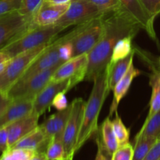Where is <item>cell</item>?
Returning <instances> with one entry per match:
<instances>
[{
	"label": "cell",
	"instance_id": "6da1fadb",
	"mask_svg": "<svg viewBox=\"0 0 160 160\" xmlns=\"http://www.w3.org/2000/svg\"><path fill=\"white\" fill-rule=\"evenodd\" d=\"M105 32L101 40L88 54V68L85 80L93 78L106 70L111 60L117 42L127 36H134L142 29L138 23L125 9L104 13Z\"/></svg>",
	"mask_w": 160,
	"mask_h": 160
},
{
	"label": "cell",
	"instance_id": "7a4b0ae2",
	"mask_svg": "<svg viewBox=\"0 0 160 160\" xmlns=\"http://www.w3.org/2000/svg\"><path fill=\"white\" fill-rule=\"evenodd\" d=\"M93 82L92 92L88 100L86 102L84 108L82 124L76 145V152L98 131V116L104 102L110 92L108 88L106 69L103 73L93 78Z\"/></svg>",
	"mask_w": 160,
	"mask_h": 160
},
{
	"label": "cell",
	"instance_id": "3957f363",
	"mask_svg": "<svg viewBox=\"0 0 160 160\" xmlns=\"http://www.w3.org/2000/svg\"><path fill=\"white\" fill-rule=\"evenodd\" d=\"M65 29L63 27L56 24L36 28L30 26V28L12 39L0 50L12 58L28 50L45 44H50L56 39L59 33Z\"/></svg>",
	"mask_w": 160,
	"mask_h": 160
},
{
	"label": "cell",
	"instance_id": "277c9868",
	"mask_svg": "<svg viewBox=\"0 0 160 160\" xmlns=\"http://www.w3.org/2000/svg\"><path fill=\"white\" fill-rule=\"evenodd\" d=\"M48 45H41L12 57L6 70L0 75V93L7 95L9 89L20 80L29 66Z\"/></svg>",
	"mask_w": 160,
	"mask_h": 160
},
{
	"label": "cell",
	"instance_id": "5b68a950",
	"mask_svg": "<svg viewBox=\"0 0 160 160\" xmlns=\"http://www.w3.org/2000/svg\"><path fill=\"white\" fill-rule=\"evenodd\" d=\"M104 32L105 20L103 13L88 22L83 29L72 39L73 57L88 54L101 40Z\"/></svg>",
	"mask_w": 160,
	"mask_h": 160
},
{
	"label": "cell",
	"instance_id": "8992f818",
	"mask_svg": "<svg viewBox=\"0 0 160 160\" xmlns=\"http://www.w3.org/2000/svg\"><path fill=\"white\" fill-rule=\"evenodd\" d=\"M62 63L63 62H59L48 70L31 77L26 81H18L9 89L7 95L12 100L23 98L34 100L39 92L51 81L54 73Z\"/></svg>",
	"mask_w": 160,
	"mask_h": 160
},
{
	"label": "cell",
	"instance_id": "52a82bcc",
	"mask_svg": "<svg viewBox=\"0 0 160 160\" xmlns=\"http://www.w3.org/2000/svg\"><path fill=\"white\" fill-rule=\"evenodd\" d=\"M86 102L83 98H75L71 102V112L62 135V143L67 160H73L76 154V145L81 131Z\"/></svg>",
	"mask_w": 160,
	"mask_h": 160
},
{
	"label": "cell",
	"instance_id": "ba28073f",
	"mask_svg": "<svg viewBox=\"0 0 160 160\" xmlns=\"http://www.w3.org/2000/svg\"><path fill=\"white\" fill-rule=\"evenodd\" d=\"M84 80H85L84 76H75L62 81H51L34 98L33 112L42 116L50 108L58 94L60 92L67 93Z\"/></svg>",
	"mask_w": 160,
	"mask_h": 160
},
{
	"label": "cell",
	"instance_id": "9c48e42d",
	"mask_svg": "<svg viewBox=\"0 0 160 160\" xmlns=\"http://www.w3.org/2000/svg\"><path fill=\"white\" fill-rule=\"evenodd\" d=\"M101 14L103 13L89 0H73L56 24L67 29L73 25L77 26L90 21Z\"/></svg>",
	"mask_w": 160,
	"mask_h": 160
},
{
	"label": "cell",
	"instance_id": "30bf717a",
	"mask_svg": "<svg viewBox=\"0 0 160 160\" xmlns=\"http://www.w3.org/2000/svg\"><path fill=\"white\" fill-rule=\"evenodd\" d=\"M68 36L69 34H67L51 42L29 66L18 81H26L34 75L48 70L59 62H62L59 58V47L68 38Z\"/></svg>",
	"mask_w": 160,
	"mask_h": 160
},
{
	"label": "cell",
	"instance_id": "8fae6325",
	"mask_svg": "<svg viewBox=\"0 0 160 160\" xmlns=\"http://www.w3.org/2000/svg\"><path fill=\"white\" fill-rule=\"evenodd\" d=\"M31 20L17 11L0 17V48L30 28Z\"/></svg>",
	"mask_w": 160,
	"mask_h": 160
},
{
	"label": "cell",
	"instance_id": "7c38bea8",
	"mask_svg": "<svg viewBox=\"0 0 160 160\" xmlns=\"http://www.w3.org/2000/svg\"><path fill=\"white\" fill-rule=\"evenodd\" d=\"M120 2L123 9L138 23L141 28L146 31L153 40L157 41L154 28L155 19L145 9L141 0H120Z\"/></svg>",
	"mask_w": 160,
	"mask_h": 160
},
{
	"label": "cell",
	"instance_id": "4fadbf2b",
	"mask_svg": "<svg viewBox=\"0 0 160 160\" xmlns=\"http://www.w3.org/2000/svg\"><path fill=\"white\" fill-rule=\"evenodd\" d=\"M68 4L55 5L44 2L31 20V27H47L55 25L69 7Z\"/></svg>",
	"mask_w": 160,
	"mask_h": 160
},
{
	"label": "cell",
	"instance_id": "5bb4252c",
	"mask_svg": "<svg viewBox=\"0 0 160 160\" xmlns=\"http://www.w3.org/2000/svg\"><path fill=\"white\" fill-rule=\"evenodd\" d=\"M87 68L88 54L75 56L58 67L51 81H62L75 76H84L86 78Z\"/></svg>",
	"mask_w": 160,
	"mask_h": 160
},
{
	"label": "cell",
	"instance_id": "9a60e30c",
	"mask_svg": "<svg viewBox=\"0 0 160 160\" xmlns=\"http://www.w3.org/2000/svg\"><path fill=\"white\" fill-rule=\"evenodd\" d=\"M40 116L34 112L17 120L7 127L9 133V148L13 146L20 139L35 130L38 127Z\"/></svg>",
	"mask_w": 160,
	"mask_h": 160
},
{
	"label": "cell",
	"instance_id": "2e32d148",
	"mask_svg": "<svg viewBox=\"0 0 160 160\" xmlns=\"http://www.w3.org/2000/svg\"><path fill=\"white\" fill-rule=\"evenodd\" d=\"M70 112L71 103L67 109L58 111L56 113L52 114L51 117L46 119L43 123L39 125L48 139L52 140L53 138L62 139V135L70 117Z\"/></svg>",
	"mask_w": 160,
	"mask_h": 160
},
{
	"label": "cell",
	"instance_id": "e0dca14e",
	"mask_svg": "<svg viewBox=\"0 0 160 160\" xmlns=\"http://www.w3.org/2000/svg\"><path fill=\"white\" fill-rule=\"evenodd\" d=\"M34 100L15 99L0 117V128L8 127L17 120L29 115L33 112Z\"/></svg>",
	"mask_w": 160,
	"mask_h": 160
},
{
	"label": "cell",
	"instance_id": "ac0fdd59",
	"mask_svg": "<svg viewBox=\"0 0 160 160\" xmlns=\"http://www.w3.org/2000/svg\"><path fill=\"white\" fill-rule=\"evenodd\" d=\"M141 72L140 70L136 69L134 67V63L131 62L129 68H128V71L125 73L124 76L118 82V84L116 85V87L113 89V100L111 104L110 109H109V116L111 117L114 112H117V109H118L119 104H120V101L122 98L126 95L128 93V90L130 88L131 83H132L133 80L140 75Z\"/></svg>",
	"mask_w": 160,
	"mask_h": 160
},
{
	"label": "cell",
	"instance_id": "d6986e66",
	"mask_svg": "<svg viewBox=\"0 0 160 160\" xmlns=\"http://www.w3.org/2000/svg\"><path fill=\"white\" fill-rule=\"evenodd\" d=\"M50 141L38 125L35 130L20 139L11 148H24L34 150L37 152H45Z\"/></svg>",
	"mask_w": 160,
	"mask_h": 160
},
{
	"label": "cell",
	"instance_id": "ffe728a7",
	"mask_svg": "<svg viewBox=\"0 0 160 160\" xmlns=\"http://www.w3.org/2000/svg\"><path fill=\"white\" fill-rule=\"evenodd\" d=\"M134 52L135 51L134 50V52L125 59L117 61L114 63L109 62L108 64L106 71H107L108 88L109 91H113L116 85L127 73L131 63L133 62Z\"/></svg>",
	"mask_w": 160,
	"mask_h": 160
},
{
	"label": "cell",
	"instance_id": "44dd1931",
	"mask_svg": "<svg viewBox=\"0 0 160 160\" xmlns=\"http://www.w3.org/2000/svg\"><path fill=\"white\" fill-rule=\"evenodd\" d=\"M99 138L106 150L112 156L116 150L118 148L119 145L114 132L112 122L109 116L102 123Z\"/></svg>",
	"mask_w": 160,
	"mask_h": 160
},
{
	"label": "cell",
	"instance_id": "7402d4cb",
	"mask_svg": "<svg viewBox=\"0 0 160 160\" xmlns=\"http://www.w3.org/2000/svg\"><path fill=\"white\" fill-rule=\"evenodd\" d=\"M148 137L160 138V110L145 120L142 129L136 134L134 140Z\"/></svg>",
	"mask_w": 160,
	"mask_h": 160
},
{
	"label": "cell",
	"instance_id": "603a6c76",
	"mask_svg": "<svg viewBox=\"0 0 160 160\" xmlns=\"http://www.w3.org/2000/svg\"><path fill=\"white\" fill-rule=\"evenodd\" d=\"M150 85L152 87V96L150 100V108L146 119L152 117L160 110V71L156 70L150 78Z\"/></svg>",
	"mask_w": 160,
	"mask_h": 160
},
{
	"label": "cell",
	"instance_id": "cb8c5ba5",
	"mask_svg": "<svg viewBox=\"0 0 160 160\" xmlns=\"http://www.w3.org/2000/svg\"><path fill=\"white\" fill-rule=\"evenodd\" d=\"M134 38L133 36H127L117 42L113 48L109 62L114 63L117 61L125 59L134 52V49L132 48V41Z\"/></svg>",
	"mask_w": 160,
	"mask_h": 160
},
{
	"label": "cell",
	"instance_id": "d4e9b609",
	"mask_svg": "<svg viewBox=\"0 0 160 160\" xmlns=\"http://www.w3.org/2000/svg\"><path fill=\"white\" fill-rule=\"evenodd\" d=\"M158 139L156 138H142L134 140L133 160H143Z\"/></svg>",
	"mask_w": 160,
	"mask_h": 160
},
{
	"label": "cell",
	"instance_id": "484cf974",
	"mask_svg": "<svg viewBox=\"0 0 160 160\" xmlns=\"http://www.w3.org/2000/svg\"><path fill=\"white\" fill-rule=\"evenodd\" d=\"M45 154L48 160H67L62 139L53 138L47 147Z\"/></svg>",
	"mask_w": 160,
	"mask_h": 160
},
{
	"label": "cell",
	"instance_id": "4316f807",
	"mask_svg": "<svg viewBox=\"0 0 160 160\" xmlns=\"http://www.w3.org/2000/svg\"><path fill=\"white\" fill-rule=\"evenodd\" d=\"M37 152L24 148H9L2 153L0 160H29Z\"/></svg>",
	"mask_w": 160,
	"mask_h": 160
},
{
	"label": "cell",
	"instance_id": "83f0119b",
	"mask_svg": "<svg viewBox=\"0 0 160 160\" xmlns=\"http://www.w3.org/2000/svg\"><path fill=\"white\" fill-rule=\"evenodd\" d=\"M112 122L119 146L130 143V131L125 126L121 118L119 117L117 112H116V117L112 120Z\"/></svg>",
	"mask_w": 160,
	"mask_h": 160
},
{
	"label": "cell",
	"instance_id": "f1b7e54d",
	"mask_svg": "<svg viewBox=\"0 0 160 160\" xmlns=\"http://www.w3.org/2000/svg\"><path fill=\"white\" fill-rule=\"evenodd\" d=\"M44 2L45 0H22L18 12L32 20V18Z\"/></svg>",
	"mask_w": 160,
	"mask_h": 160
},
{
	"label": "cell",
	"instance_id": "f546056e",
	"mask_svg": "<svg viewBox=\"0 0 160 160\" xmlns=\"http://www.w3.org/2000/svg\"><path fill=\"white\" fill-rule=\"evenodd\" d=\"M102 13L117 12L124 9L120 0H89Z\"/></svg>",
	"mask_w": 160,
	"mask_h": 160
},
{
	"label": "cell",
	"instance_id": "4dcf8cb0",
	"mask_svg": "<svg viewBox=\"0 0 160 160\" xmlns=\"http://www.w3.org/2000/svg\"><path fill=\"white\" fill-rule=\"evenodd\" d=\"M134 146L131 143L119 146L112 154V160H133Z\"/></svg>",
	"mask_w": 160,
	"mask_h": 160
},
{
	"label": "cell",
	"instance_id": "1f68e13d",
	"mask_svg": "<svg viewBox=\"0 0 160 160\" xmlns=\"http://www.w3.org/2000/svg\"><path fill=\"white\" fill-rule=\"evenodd\" d=\"M21 3L22 0H0V17L19 10Z\"/></svg>",
	"mask_w": 160,
	"mask_h": 160
},
{
	"label": "cell",
	"instance_id": "d6a6232c",
	"mask_svg": "<svg viewBox=\"0 0 160 160\" xmlns=\"http://www.w3.org/2000/svg\"><path fill=\"white\" fill-rule=\"evenodd\" d=\"M148 13L154 19L160 13V0H141Z\"/></svg>",
	"mask_w": 160,
	"mask_h": 160
},
{
	"label": "cell",
	"instance_id": "836d02e7",
	"mask_svg": "<svg viewBox=\"0 0 160 160\" xmlns=\"http://www.w3.org/2000/svg\"><path fill=\"white\" fill-rule=\"evenodd\" d=\"M65 94V92H60L53 99L52 103V106H53L58 111L66 109L68 107L69 105H70L68 103V101H67V98L66 97Z\"/></svg>",
	"mask_w": 160,
	"mask_h": 160
},
{
	"label": "cell",
	"instance_id": "e575fe53",
	"mask_svg": "<svg viewBox=\"0 0 160 160\" xmlns=\"http://www.w3.org/2000/svg\"><path fill=\"white\" fill-rule=\"evenodd\" d=\"M96 144L98 146V152H97L95 160H112V155L105 148L99 136L96 137Z\"/></svg>",
	"mask_w": 160,
	"mask_h": 160
},
{
	"label": "cell",
	"instance_id": "d590c367",
	"mask_svg": "<svg viewBox=\"0 0 160 160\" xmlns=\"http://www.w3.org/2000/svg\"><path fill=\"white\" fill-rule=\"evenodd\" d=\"M9 148V133L7 127L0 128V153Z\"/></svg>",
	"mask_w": 160,
	"mask_h": 160
},
{
	"label": "cell",
	"instance_id": "8d00e7d4",
	"mask_svg": "<svg viewBox=\"0 0 160 160\" xmlns=\"http://www.w3.org/2000/svg\"><path fill=\"white\" fill-rule=\"evenodd\" d=\"M143 160H160V138L156 141Z\"/></svg>",
	"mask_w": 160,
	"mask_h": 160
},
{
	"label": "cell",
	"instance_id": "74e56055",
	"mask_svg": "<svg viewBox=\"0 0 160 160\" xmlns=\"http://www.w3.org/2000/svg\"><path fill=\"white\" fill-rule=\"evenodd\" d=\"M12 99L9 98L7 95L0 93V117H2L5 111L6 110L9 105L12 103Z\"/></svg>",
	"mask_w": 160,
	"mask_h": 160
},
{
	"label": "cell",
	"instance_id": "f35d334b",
	"mask_svg": "<svg viewBox=\"0 0 160 160\" xmlns=\"http://www.w3.org/2000/svg\"><path fill=\"white\" fill-rule=\"evenodd\" d=\"M11 59L12 57H10L7 53L0 50V75L6 70Z\"/></svg>",
	"mask_w": 160,
	"mask_h": 160
},
{
	"label": "cell",
	"instance_id": "ab89813d",
	"mask_svg": "<svg viewBox=\"0 0 160 160\" xmlns=\"http://www.w3.org/2000/svg\"><path fill=\"white\" fill-rule=\"evenodd\" d=\"M29 160H48L45 152H37Z\"/></svg>",
	"mask_w": 160,
	"mask_h": 160
},
{
	"label": "cell",
	"instance_id": "60d3db41",
	"mask_svg": "<svg viewBox=\"0 0 160 160\" xmlns=\"http://www.w3.org/2000/svg\"><path fill=\"white\" fill-rule=\"evenodd\" d=\"M73 0H45V2L48 3L55 5H62V4H68Z\"/></svg>",
	"mask_w": 160,
	"mask_h": 160
},
{
	"label": "cell",
	"instance_id": "b9f144b4",
	"mask_svg": "<svg viewBox=\"0 0 160 160\" xmlns=\"http://www.w3.org/2000/svg\"><path fill=\"white\" fill-rule=\"evenodd\" d=\"M159 65H160V59H159Z\"/></svg>",
	"mask_w": 160,
	"mask_h": 160
}]
</instances>
